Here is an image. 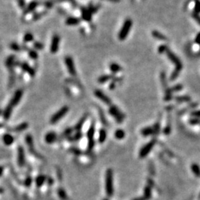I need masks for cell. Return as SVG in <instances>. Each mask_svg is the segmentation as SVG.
<instances>
[{
  "label": "cell",
  "instance_id": "cell-23",
  "mask_svg": "<svg viewBox=\"0 0 200 200\" xmlns=\"http://www.w3.org/2000/svg\"><path fill=\"white\" fill-rule=\"evenodd\" d=\"M191 171H192L193 173H194L196 176L200 177V168L197 164L194 163L191 165Z\"/></svg>",
  "mask_w": 200,
  "mask_h": 200
},
{
  "label": "cell",
  "instance_id": "cell-16",
  "mask_svg": "<svg viewBox=\"0 0 200 200\" xmlns=\"http://www.w3.org/2000/svg\"><path fill=\"white\" fill-rule=\"evenodd\" d=\"M37 5H38V3H37V2H36V1L31 2L30 3H29V5H27L25 8H24V11H23V14H24V15H26V14H28L29 13L33 12V11L36 9Z\"/></svg>",
  "mask_w": 200,
  "mask_h": 200
},
{
  "label": "cell",
  "instance_id": "cell-1",
  "mask_svg": "<svg viewBox=\"0 0 200 200\" xmlns=\"http://www.w3.org/2000/svg\"><path fill=\"white\" fill-rule=\"evenodd\" d=\"M165 53H167V56H168V57L170 59V60L175 65V70L173 71V73H172L171 76V80L173 81L174 79H176V78H177V76H179V72L182 71V62H181V61L179 60V58H178L173 52L171 51L169 49H168Z\"/></svg>",
  "mask_w": 200,
  "mask_h": 200
},
{
  "label": "cell",
  "instance_id": "cell-29",
  "mask_svg": "<svg viewBox=\"0 0 200 200\" xmlns=\"http://www.w3.org/2000/svg\"><path fill=\"white\" fill-rule=\"evenodd\" d=\"M112 78H114V76H112V75H102V76H101L99 78L98 82L101 84L105 83V82H108V80L111 79Z\"/></svg>",
  "mask_w": 200,
  "mask_h": 200
},
{
  "label": "cell",
  "instance_id": "cell-40",
  "mask_svg": "<svg viewBox=\"0 0 200 200\" xmlns=\"http://www.w3.org/2000/svg\"><path fill=\"white\" fill-rule=\"evenodd\" d=\"M33 47H35L36 49H37V50H41L44 47V45H43L42 43L39 42H35L33 43Z\"/></svg>",
  "mask_w": 200,
  "mask_h": 200
},
{
  "label": "cell",
  "instance_id": "cell-21",
  "mask_svg": "<svg viewBox=\"0 0 200 200\" xmlns=\"http://www.w3.org/2000/svg\"><path fill=\"white\" fill-rule=\"evenodd\" d=\"M80 22L79 19L76 18V17H69L66 19V24L68 25H76Z\"/></svg>",
  "mask_w": 200,
  "mask_h": 200
},
{
  "label": "cell",
  "instance_id": "cell-60",
  "mask_svg": "<svg viewBox=\"0 0 200 200\" xmlns=\"http://www.w3.org/2000/svg\"><path fill=\"white\" fill-rule=\"evenodd\" d=\"M0 114H1V111H0Z\"/></svg>",
  "mask_w": 200,
  "mask_h": 200
},
{
  "label": "cell",
  "instance_id": "cell-12",
  "mask_svg": "<svg viewBox=\"0 0 200 200\" xmlns=\"http://www.w3.org/2000/svg\"><path fill=\"white\" fill-rule=\"evenodd\" d=\"M19 67L24 72L28 73L30 76H35V71H34V69H33L32 67H30L27 63H25V62L20 63Z\"/></svg>",
  "mask_w": 200,
  "mask_h": 200
},
{
  "label": "cell",
  "instance_id": "cell-57",
  "mask_svg": "<svg viewBox=\"0 0 200 200\" xmlns=\"http://www.w3.org/2000/svg\"><path fill=\"white\" fill-rule=\"evenodd\" d=\"M109 1H111V2H119L120 0H109Z\"/></svg>",
  "mask_w": 200,
  "mask_h": 200
},
{
  "label": "cell",
  "instance_id": "cell-11",
  "mask_svg": "<svg viewBox=\"0 0 200 200\" xmlns=\"http://www.w3.org/2000/svg\"><path fill=\"white\" fill-rule=\"evenodd\" d=\"M94 94H95L96 96L97 97L98 99H99L101 101L105 103L106 105H111V99L108 98L106 94H104L102 91H100V90H96L95 92H94Z\"/></svg>",
  "mask_w": 200,
  "mask_h": 200
},
{
  "label": "cell",
  "instance_id": "cell-39",
  "mask_svg": "<svg viewBox=\"0 0 200 200\" xmlns=\"http://www.w3.org/2000/svg\"><path fill=\"white\" fill-rule=\"evenodd\" d=\"M176 99L178 102H187V101H189L191 99L188 96H177Z\"/></svg>",
  "mask_w": 200,
  "mask_h": 200
},
{
  "label": "cell",
  "instance_id": "cell-14",
  "mask_svg": "<svg viewBox=\"0 0 200 200\" xmlns=\"http://www.w3.org/2000/svg\"><path fill=\"white\" fill-rule=\"evenodd\" d=\"M25 162L24 159V152L22 147L19 146L18 148V163L19 166H23Z\"/></svg>",
  "mask_w": 200,
  "mask_h": 200
},
{
  "label": "cell",
  "instance_id": "cell-54",
  "mask_svg": "<svg viewBox=\"0 0 200 200\" xmlns=\"http://www.w3.org/2000/svg\"><path fill=\"white\" fill-rule=\"evenodd\" d=\"M47 182H48V185H51L52 184H53V179H52V178H49V179H47Z\"/></svg>",
  "mask_w": 200,
  "mask_h": 200
},
{
  "label": "cell",
  "instance_id": "cell-35",
  "mask_svg": "<svg viewBox=\"0 0 200 200\" xmlns=\"http://www.w3.org/2000/svg\"><path fill=\"white\" fill-rule=\"evenodd\" d=\"M33 40V35L31 33H27L24 36V42H30Z\"/></svg>",
  "mask_w": 200,
  "mask_h": 200
},
{
  "label": "cell",
  "instance_id": "cell-30",
  "mask_svg": "<svg viewBox=\"0 0 200 200\" xmlns=\"http://www.w3.org/2000/svg\"><path fill=\"white\" fill-rule=\"evenodd\" d=\"M114 136H115L117 140H122L124 139V137H125V133L123 130L122 129H118L115 131V133H114Z\"/></svg>",
  "mask_w": 200,
  "mask_h": 200
},
{
  "label": "cell",
  "instance_id": "cell-28",
  "mask_svg": "<svg viewBox=\"0 0 200 200\" xmlns=\"http://www.w3.org/2000/svg\"><path fill=\"white\" fill-rule=\"evenodd\" d=\"M107 137L106 130L105 129H101L99 132V142L100 143H103L105 141Z\"/></svg>",
  "mask_w": 200,
  "mask_h": 200
},
{
  "label": "cell",
  "instance_id": "cell-45",
  "mask_svg": "<svg viewBox=\"0 0 200 200\" xmlns=\"http://www.w3.org/2000/svg\"><path fill=\"white\" fill-rule=\"evenodd\" d=\"M168 47H167L166 45H160L159 47V49H158V51H159V53H163L164 52H166V50H168Z\"/></svg>",
  "mask_w": 200,
  "mask_h": 200
},
{
  "label": "cell",
  "instance_id": "cell-58",
  "mask_svg": "<svg viewBox=\"0 0 200 200\" xmlns=\"http://www.w3.org/2000/svg\"><path fill=\"white\" fill-rule=\"evenodd\" d=\"M103 200H108V199H103Z\"/></svg>",
  "mask_w": 200,
  "mask_h": 200
},
{
  "label": "cell",
  "instance_id": "cell-20",
  "mask_svg": "<svg viewBox=\"0 0 200 200\" xmlns=\"http://www.w3.org/2000/svg\"><path fill=\"white\" fill-rule=\"evenodd\" d=\"M13 107L11 106V105H8L7 106V108H5V111L3 112V117L5 120H8V119H10L11 117V114H12V110H13Z\"/></svg>",
  "mask_w": 200,
  "mask_h": 200
},
{
  "label": "cell",
  "instance_id": "cell-52",
  "mask_svg": "<svg viewBox=\"0 0 200 200\" xmlns=\"http://www.w3.org/2000/svg\"><path fill=\"white\" fill-rule=\"evenodd\" d=\"M192 115H193V116H194V117H200V111H194V112H193V113H192Z\"/></svg>",
  "mask_w": 200,
  "mask_h": 200
},
{
  "label": "cell",
  "instance_id": "cell-42",
  "mask_svg": "<svg viewBox=\"0 0 200 200\" xmlns=\"http://www.w3.org/2000/svg\"><path fill=\"white\" fill-rule=\"evenodd\" d=\"M72 132H73V129H72V128H67L66 130L64 131L63 137H68V138L69 135H71V134Z\"/></svg>",
  "mask_w": 200,
  "mask_h": 200
},
{
  "label": "cell",
  "instance_id": "cell-53",
  "mask_svg": "<svg viewBox=\"0 0 200 200\" xmlns=\"http://www.w3.org/2000/svg\"><path fill=\"white\" fill-rule=\"evenodd\" d=\"M133 200H148V199L146 198L145 196H142V197H139V198L133 199Z\"/></svg>",
  "mask_w": 200,
  "mask_h": 200
},
{
  "label": "cell",
  "instance_id": "cell-31",
  "mask_svg": "<svg viewBox=\"0 0 200 200\" xmlns=\"http://www.w3.org/2000/svg\"><path fill=\"white\" fill-rule=\"evenodd\" d=\"M82 137V133H81L80 131H79V132H76V134H75L74 136H73V137H68V140L71 142H76V141H79V140H81Z\"/></svg>",
  "mask_w": 200,
  "mask_h": 200
},
{
  "label": "cell",
  "instance_id": "cell-33",
  "mask_svg": "<svg viewBox=\"0 0 200 200\" xmlns=\"http://www.w3.org/2000/svg\"><path fill=\"white\" fill-rule=\"evenodd\" d=\"M152 192H151V187H150L149 185L145 186L144 188V196L147 198L148 199H150V197H151Z\"/></svg>",
  "mask_w": 200,
  "mask_h": 200
},
{
  "label": "cell",
  "instance_id": "cell-8",
  "mask_svg": "<svg viewBox=\"0 0 200 200\" xmlns=\"http://www.w3.org/2000/svg\"><path fill=\"white\" fill-rule=\"evenodd\" d=\"M65 65H66L67 68H68V71H69V73H70L72 76H76V68H75L73 60L71 57H70V56H67V57L65 58Z\"/></svg>",
  "mask_w": 200,
  "mask_h": 200
},
{
  "label": "cell",
  "instance_id": "cell-6",
  "mask_svg": "<svg viewBox=\"0 0 200 200\" xmlns=\"http://www.w3.org/2000/svg\"><path fill=\"white\" fill-rule=\"evenodd\" d=\"M156 144V140H153L150 142H149L147 145L144 146L141 149L140 152V158H145V156H147V155L151 151V150L153 149V146Z\"/></svg>",
  "mask_w": 200,
  "mask_h": 200
},
{
  "label": "cell",
  "instance_id": "cell-59",
  "mask_svg": "<svg viewBox=\"0 0 200 200\" xmlns=\"http://www.w3.org/2000/svg\"><path fill=\"white\" fill-rule=\"evenodd\" d=\"M199 199H200V194H199Z\"/></svg>",
  "mask_w": 200,
  "mask_h": 200
},
{
  "label": "cell",
  "instance_id": "cell-24",
  "mask_svg": "<svg viewBox=\"0 0 200 200\" xmlns=\"http://www.w3.org/2000/svg\"><path fill=\"white\" fill-rule=\"evenodd\" d=\"M152 35L154 38L157 39L159 40H167V37L165 35H163L162 33H161L160 32L157 31V30H153L152 32Z\"/></svg>",
  "mask_w": 200,
  "mask_h": 200
},
{
  "label": "cell",
  "instance_id": "cell-32",
  "mask_svg": "<svg viewBox=\"0 0 200 200\" xmlns=\"http://www.w3.org/2000/svg\"><path fill=\"white\" fill-rule=\"evenodd\" d=\"M58 195L62 200H68V196L67 195L66 192L63 188H59L58 189Z\"/></svg>",
  "mask_w": 200,
  "mask_h": 200
},
{
  "label": "cell",
  "instance_id": "cell-37",
  "mask_svg": "<svg viewBox=\"0 0 200 200\" xmlns=\"http://www.w3.org/2000/svg\"><path fill=\"white\" fill-rule=\"evenodd\" d=\"M28 54L29 56L33 59H37V58H38V53H37V52L34 50H29Z\"/></svg>",
  "mask_w": 200,
  "mask_h": 200
},
{
  "label": "cell",
  "instance_id": "cell-3",
  "mask_svg": "<svg viewBox=\"0 0 200 200\" xmlns=\"http://www.w3.org/2000/svg\"><path fill=\"white\" fill-rule=\"evenodd\" d=\"M132 20L130 19H127L124 21V24H123L121 30H120L119 33V39L120 40H124L128 36L130 30L132 27Z\"/></svg>",
  "mask_w": 200,
  "mask_h": 200
},
{
  "label": "cell",
  "instance_id": "cell-50",
  "mask_svg": "<svg viewBox=\"0 0 200 200\" xmlns=\"http://www.w3.org/2000/svg\"><path fill=\"white\" fill-rule=\"evenodd\" d=\"M44 14H45V13H40V14H35V15H34V17H33V19H35V20L38 19H40V17H42Z\"/></svg>",
  "mask_w": 200,
  "mask_h": 200
},
{
  "label": "cell",
  "instance_id": "cell-56",
  "mask_svg": "<svg viewBox=\"0 0 200 200\" xmlns=\"http://www.w3.org/2000/svg\"><path fill=\"white\" fill-rule=\"evenodd\" d=\"M3 171H4L3 168H2V167H0V176L2 174V173H3Z\"/></svg>",
  "mask_w": 200,
  "mask_h": 200
},
{
  "label": "cell",
  "instance_id": "cell-5",
  "mask_svg": "<svg viewBox=\"0 0 200 200\" xmlns=\"http://www.w3.org/2000/svg\"><path fill=\"white\" fill-rule=\"evenodd\" d=\"M109 113L112 117H114L117 121V122L122 123L123 119L124 118V115L118 109L116 106H111L109 109Z\"/></svg>",
  "mask_w": 200,
  "mask_h": 200
},
{
  "label": "cell",
  "instance_id": "cell-27",
  "mask_svg": "<svg viewBox=\"0 0 200 200\" xmlns=\"http://www.w3.org/2000/svg\"><path fill=\"white\" fill-rule=\"evenodd\" d=\"M110 70L114 73H118L120 71H122V67L117 63H112L110 65Z\"/></svg>",
  "mask_w": 200,
  "mask_h": 200
},
{
  "label": "cell",
  "instance_id": "cell-2",
  "mask_svg": "<svg viewBox=\"0 0 200 200\" xmlns=\"http://www.w3.org/2000/svg\"><path fill=\"white\" fill-rule=\"evenodd\" d=\"M113 171L108 169L105 175V190L108 196H112L114 194V182H113Z\"/></svg>",
  "mask_w": 200,
  "mask_h": 200
},
{
  "label": "cell",
  "instance_id": "cell-4",
  "mask_svg": "<svg viewBox=\"0 0 200 200\" xmlns=\"http://www.w3.org/2000/svg\"><path fill=\"white\" fill-rule=\"evenodd\" d=\"M69 111V108L68 106H64L62 108H61L59 111L56 113H55L52 117L50 118V123L51 124H55V123L58 122L62 117H64L65 116V114L68 113V111Z\"/></svg>",
  "mask_w": 200,
  "mask_h": 200
},
{
  "label": "cell",
  "instance_id": "cell-51",
  "mask_svg": "<svg viewBox=\"0 0 200 200\" xmlns=\"http://www.w3.org/2000/svg\"><path fill=\"white\" fill-rule=\"evenodd\" d=\"M195 41H196V42L197 43V44L200 45V33H199L198 34H197L196 37Z\"/></svg>",
  "mask_w": 200,
  "mask_h": 200
},
{
  "label": "cell",
  "instance_id": "cell-17",
  "mask_svg": "<svg viewBox=\"0 0 200 200\" xmlns=\"http://www.w3.org/2000/svg\"><path fill=\"white\" fill-rule=\"evenodd\" d=\"M82 18L85 21H91V17H92V12L90 11V9H86V8H83L82 10Z\"/></svg>",
  "mask_w": 200,
  "mask_h": 200
},
{
  "label": "cell",
  "instance_id": "cell-15",
  "mask_svg": "<svg viewBox=\"0 0 200 200\" xmlns=\"http://www.w3.org/2000/svg\"><path fill=\"white\" fill-rule=\"evenodd\" d=\"M45 142L47 143L51 144V143L54 142L57 140V135H56V133H54V132L53 131L49 132V133H47L45 135Z\"/></svg>",
  "mask_w": 200,
  "mask_h": 200
},
{
  "label": "cell",
  "instance_id": "cell-47",
  "mask_svg": "<svg viewBox=\"0 0 200 200\" xmlns=\"http://www.w3.org/2000/svg\"><path fill=\"white\" fill-rule=\"evenodd\" d=\"M171 125L170 124H169V125L168 124V125L166 126V127L164 129V133L166 134V135H168L169 133H171Z\"/></svg>",
  "mask_w": 200,
  "mask_h": 200
},
{
  "label": "cell",
  "instance_id": "cell-22",
  "mask_svg": "<svg viewBox=\"0 0 200 200\" xmlns=\"http://www.w3.org/2000/svg\"><path fill=\"white\" fill-rule=\"evenodd\" d=\"M14 137L10 134H5L3 137V142L6 145H11L14 142Z\"/></svg>",
  "mask_w": 200,
  "mask_h": 200
},
{
  "label": "cell",
  "instance_id": "cell-43",
  "mask_svg": "<svg viewBox=\"0 0 200 200\" xmlns=\"http://www.w3.org/2000/svg\"><path fill=\"white\" fill-rule=\"evenodd\" d=\"M153 128V134L155 135H157L159 132V129H160V125H159V123H156L154 125Z\"/></svg>",
  "mask_w": 200,
  "mask_h": 200
},
{
  "label": "cell",
  "instance_id": "cell-49",
  "mask_svg": "<svg viewBox=\"0 0 200 200\" xmlns=\"http://www.w3.org/2000/svg\"><path fill=\"white\" fill-rule=\"evenodd\" d=\"M32 183V179L30 177H27L25 180V186L29 187Z\"/></svg>",
  "mask_w": 200,
  "mask_h": 200
},
{
  "label": "cell",
  "instance_id": "cell-18",
  "mask_svg": "<svg viewBox=\"0 0 200 200\" xmlns=\"http://www.w3.org/2000/svg\"><path fill=\"white\" fill-rule=\"evenodd\" d=\"M14 60H15V57H14V56H10L7 59L6 66H7V68L9 69V71L14 70V65H15V62H14Z\"/></svg>",
  "mask_w": 200,
  "mask_h": 200
},
{
  "label": "cell",
  "instance_id": "cell-9",
  "mask_svg": "<svg viewBox=\"0 0 200 200\" xmlns=\"http://www.w3.org/2000/svg\"><path fill=\"white\" fill-rule=\"evenodd\" d=\"M59 42H60V37L59 35L56 34L53 37L51 40V44H50V50L52 53H56L59 50Z\"/></svg>",
  "mask_w": 200,
  "mask_h": 200
},
{
  "label": "cell",
  "instance_id": "cell-44",
  "mask_svg": "<svg viewBox=\"0 0 200 200\" xmlns=\"http://www.w3.org/2000/svg\"><path fill=\"white\" fill-rule=\"evenodd\" d=\"M17 3H18L19 6L21 9H24L25 7V1L24 0H17Z\"/></svg>",
  "mask_w": 200,
  "mask_h": 200
},
{
  "label": "cell",
  "instance_id": "cell-10",
  "mask_svg": "<svg viewBox=\"0 0 200 200\" xmlns=\"http://www.w3.org/2000/svg\"><path fill=\"white\" fill-rule=\"evenodd\" d=\"M23 95V91L22 90H17V91L15 92V94H14V96L12 97L11 100V103L10 105H11L12 107L16 106L19 104V102H20V100H21L22 97Z\"/></svg>",
  "mask_w": 200,
  "mask_h": 200
},
{
  "label": "cell",
  "instance_id": "cell-41",
  "mask_svg": "<svg viewBox=\"0 0 200 200\" xmlns=\"http://www.w3.org/2000/svg\"><path fill=\"white\" fill-rule=\"evenodd\" d=\"M182 89V85H176L175 86H173V88H171V92H176V91H179Z\"/></svg>",
  "mask_w": 200,
  "mask_h": 200
},
{
  "label": "cell",
  "instance_id": "cell-25",
  "mask_svg": "<svg viewBox=\"0 0 200 200\" xmlns=\"http://www.w3.org/2000/svg\"><path fill=\"white\" fill-rule=\"evenodd\" d=\"M46 180H47L46 176H44V175H40L39 176H37V179H36V184H37V187L42 186V185L45 183Z\"/></svg>",
  "mask_w": 200,
  "mask_h": 200
},
{
  "label": "cell",
  "instance_id": "cell-36",
  "mask_svg": "<svg viewBox=\"0 0 200 200\" xmlns=\"http://www.w3.org/2000/svg\"><path fill=\"white\" fill-rule=\"evenodd\" d=\"M195 14H200V0H195V8H194V12Z\"/></svg>",
  "mask_w": 200,
  "mask_h": 200
},
{
  "label": "cell",
  "instance_id": "cell-55",
  "mask_svg": "<svg viewBox=\"0 0 200 200\" xmlns=\"http://www.w3.org/2000/svg\"><path fill=\"white\" fill-rule=\"evenodd\" d=\"M109 88H111V89H114V88H115V83H114V82H112V83L111 84V85L109 86Z\"/></svg>",
  "mask_w": 200,
  "mask_h": 200
},
{
  "label": "cell",
  "instance_id": "cell-7",
  "mask_svg": "<svg viewBox=\"0 0 200 200\" xmlns=\"http://www.w3.org/2000/svg\"><path fill=\"white\" fill-rule=\"evenodd\" d=\"M94 132H95V128H94V124H92L88 130L87 137L88 138V150H91L94 146Z\"/></svg>",
  "mask_w": 200,
  "mask_h": 200
},
{
  "label": "cell",
  "instance_id": "cell-46",
  "mask_svg": "<svg viewBox=\"0 0 200 200\" xmlns=\"http://www.w3.org/2000/svg\"><path fill=\"white\" fill-rule=\"evenodd\" d=\"M70 151L72 152L73 153H74L75 155H80L81 153H82V151H81L79 149L76 148V147H72V148H71Z\"/></svg>",
  "mask_w": 200,
  "mask_h": 200
},
{
  "label": "cell",
  "instance_id": "cell-34",
  "mask_svg": "<svg viewBox=\"0 0 200 200\" xmlns=\"http://www.w3.org/2000/svg\"><path fill=\"white\" fill-rule=\"evenodd\" d=\"M27 127H28V124H27V123H26V122H23V123H22V124H19L18 126H17V127H15V128H14V130H15V131H17V132L22 131V130L27 129Z\"/></svg>",
  "mask_w": 200,
  "mask_h": 200
},
{
  "label": "cell",
  "instance_id": "cell-13",
  "mask_svg": "<svg viewBox=\"0 0 200 200\" xmlns=\"http://www.w3.org/2000/svg\"><path fill=\"white\" fill-rule=\"evenodd\" d=\"M25 140H26V142H27V145H28L29 147V149H30V152H31L33 154L35 155L36 156H37V157H40L41 158V156H40V154H38V153H37V152L34 150V147H33V138H32V137L30 135H27L25 137Z\"/></svg>",
  "mask_w": 200,
  "mask_h": 200
},
{
  "label": "cell",
  "instance_id": "cell-19",
  "mask_svg": "<svg viewBox=\"0 0 200 200\" xmlns=\"http://www.w3.org/2000/svg\"><path fill=\"white\" fill-rule=\"evenodd\" d=\"M87 117H88V116H86V115L84 116V117H82V118H81V119L79 120V121L77 123H76V124L75 125L74 128H73L75 130H76V131H77V132L80 131V130L82 129V126H83L84 123H85V120L87 119Z\"/></svg>",
  "mask_w": 200,
  "mask_h": 200
},
{
  "label": "cell",
  "instance_id": "cell-26",
  "mask_svg": "<svg viewBox=\"0 0 200 200\" xmlns=\"http://www.w3.org/2000/svg\"><path fill=\"white\" fill-rule=\"evenodd\" d=\"M141 133L144 137H147L149 135H151V134H153V128L151 127H145V128L142 130Z\"/></svg>",
  "mask_w": 200,
  "mask_h": 200
},
{
  "label": "cell",
  "instance_id": "cell-48",
  "mask_svg": "<svg viewBox=\"0 0 200 200\" xmlns=\"http://www.w3.org/2000/svg\"><path fill=\"white\" fill-rule=\"evenodd\" d=\"M192 17H194V19H195L196 21V22L198 23V24L200 25V16H199V15H198V14H193Z\"/></svg>",
  "mask_w": 200,
  "mask_h": 200
},
{
  "label": "cell",
  "instance_id": "cell-38",
  "mask_svg": "<svg viewBox=\"0 0 200 200\" xmlns=\"http://www.w3.org/2000/svg\"><path fill=\"white\" fill-rule=\"evenodd\" d=\"M10 47L14 51H19L21 50V47L17 42H12L11 44V45H10Z\"/></svg>",
  "mask_w": 200,
  "mask_h": 200
}]
</instances>
